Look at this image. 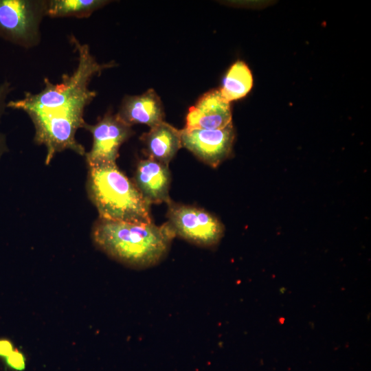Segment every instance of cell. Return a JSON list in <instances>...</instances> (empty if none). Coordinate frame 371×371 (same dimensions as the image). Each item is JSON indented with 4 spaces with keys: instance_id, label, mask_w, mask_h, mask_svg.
I'll return each instance as SVG.
<instances>
[{
    "instance_id": "cell-15",
    "label": "cell",
    "mask_w": 371,
    "mask_h": 371,
    "mask_svg": "<svg viewBox=\"0 0 371 371\" xmlns=\"http://www.w3.org/2000/svg\"><path fill=\"white\" fill-rule=\"evenodd\" d=\"M7 366L14 370L21 371L25 368V358L19 350L14 349L5 358Z\"/></svg>"
},
{
    "instance_id": "cell-14",
    "label": "cell",
    "mask_w": 371,
    "mask_h": 371,
    "mask_svg": "<svg viewBox=\"0 0 371 371\" xmlns=\"http://www.w3.org/2000/svg\"><path fill=\"white\" fill-rule=\"evenodd\" d=\"M12 90V87L7 80L0 85V120L7 107V98ZM8 150L5 137L0 133V158Z\"/></svg>"
},
{
    "instance_id": "cell-8",
    "label": "cell",
    "mask_w": 371,
    "mask_h": 371,
    "mask_svg": "<svg viewBox=\"0 0 371 371\" xmlns=\"http://www.w3.org/2000/svg\"><path fill=\"white\" fill-rule=\"evenodd\" d=\"M231 123L230 102L221 95L219 89H213L204 93L189 109L184 129H221Z\"/></svg>"
},
{
    "instance_id": "cell-13",
    "label": "cell",
    "mask_w": 371,
    "mask_h": 371,
    "mask_svg": "<svg viewBox=\"0 0 371 371\" xmlns=\"http://www.w3.org/2000/svg\"><path fill=\"white\" fill-rule=\"evenodd\" d=\"M108 2L104 0L49 1L47 3L46 15L51 17H87Z\"/></svg>"
},
{
    "instance_id": "cell-11",
    "label": "cell",
    "mask_w": 371,
    "mask_h": 371,
    "mask_svg": "<svg viewBox=\"0 0 371 371\" xmlns=\"http://www.w3.org/2000/svg\"><path fill=\"white\" fill-rule=\"evenodd\" d=\"M148 158L168 165L182 146L181 130L163 121L141 136Z\"/></svg>"
},
{
    "instance_id": "cell-2",
    "label": "cell",
    "mask_w": 371,
    "mask_h": 371,
    "mask_svg": "<svg viewBox=\"0 0 371 371\" xmlns=\"http://www.w3.org/2000/svg\"><path fill=\"white\" fill-rule=\"evenodd\" d=\"M175 234L166 222L139 223L100 218L92 231L95 245L111 258L130 267L144 269L167 254Z\"/></svg>"
},
{
    "instance_id": "cell-5",
    "label": "cell",
    "mask_w": 371,
    "mask_h": 371,
    "mask_svg": "<svg viewBox=\"0 0 371 371\" xmlns=\"http://www.w3.org/2000/svg\"><path fill=\"white\" fill-rule=\"evenodd\" d=\"M167 223L176 236L202 247H212L221 239L224 227L207 211L192 205L168 203Z\"/></svg>"
},
{
    "instance_id": "cell-1",
    "label": "cell",
    "mask_w": 371,
    "mask_h": 371,
    "mask_svg": "<svg viewBox=\"0 0 371 371\" xmlns=\"http://www.w3.org/2000/svg\"><path fill=\"white\" fill-rule=\"evenodd\" d=\"M71 42L78 54V63L71 74L63 75L56 84L45 78L40 92H25L23 98L7 102V107L23 111L31 119L35 142L46 148V164L56 153L66 150L85 155L76 135L80 128H84L85 108L97 94L89 85L93 77L115 65L113 62L99 63L89 46L75 36H71Z\"/></svg>"
},
{
    "instance_id": "cell-3",
    "label": "cell",
    "mask_w": 371,
    "mask_h": 371,
    "mask_svg": "<svg viewBox=\"0 0 371 371\" xmlns=\"http://www.w3.org/2000/svg\"><path fill=\"white\" fill-rule=\"evenodd\" d=\"M87 186L100 218L153 223L150 204L116 164L89 167Z\"/></svg>"
},
{
    "instance_id": "cell-6",
    "label": "cell",
    "mask_w": 371,
    "mask_h": 371,
    "mask_svg": "<svg viewBox=\"0 0 371 371\" xmlns=\"http://www.w3.org/2000/svg\"><path fill=\"white\" fill-rule=\"evenodd\" d=\"M84 128L93 136L92 147L85 153L89 167L116 164L121 145L133 133L131 126L109 112L94 125L86 123Z\"/></svg>"
},
{
    "instance_id": "cell-12",
    "label": "cell",
    "mask_w": 371,
    "mask_h": 371,
    "mask_svg": "<svg viewBox=\"0 0 371 371\" xmlns=\"http://www.w3.org/2000/svg\"><path fill=\"white\" fill-rule=\"evenodd\" d=\"M253 86V77L243 61L234 63L227 71L221 89V95L229 102L245 96Z\"/></svg>"
},
{
    "instance_id": "cell-9",
    "label": "cell",
    "mask_w": 371,
    "mask_h": 371,
    "mask_svg": "<svg viewBox=\"0 0 371 371\" xmlns=\"http://www.w3.org/2000/svg\"><path fill=\"white\" fill-rule=\"evenodd\" d=\"M170 181L168 165L150 158L138 162L133 182L149 204H168L171 201L169 196Z\"/></svg>"
},
{
    "instance_id": "cell-16",
    "label": "cell",
    "mask_w": 371,
    "mask_h": 371,
    "mask_svg": "<svg viewBox=\"0 0 371 371\" xmlns=\"http://www.w3.org/2000/svg\"><path fill=\"white\" fill-rule=\"evenodd\" d=\"M14 350L13 344L10 339H0V357L5 358Z\"/></svg>"
},
{
    "instance_id": "cell-4",
    "label": "cell",
    "mask_w": 371,
    "mask_h": 371,
    "mask_svg": "<svg viewBox=\"0 0 371 371\" xmlns=\"http://www.w3.org/2000/svg\"><path fill=\"white\" fill-rule=\"evenodd\" d=\"M47 1L0 0V36L29 47L39 41V25Z\"/></svg>"
},
{
    "instance_id": "cell-7",
    "label": "cell",
    "mask_w": 371,
    "mask_h": 371,
    "mask_svg": "<svg viewBox=\"0 0 371 371\" xmlns=\"http://www.w3.org/2000/svg\"><path fill=\"white\" fill-rule=\"evenodd\" d=\"M181 144L207 165L216 168L232 153L235 133L232 123L221 129L181 130Z\"/></svg>"
},
{
    "instance_id": "cell-10",
    "label": "cell",
    "mask_w": 371,
    "mask_h": 371,
    "mask_svg": "<svg viewBox=\"0 0 371 371\" xmlns=\"http://www.w3.org/2000/svg\"><path fill=\"white\" fill-rule=\"evenodd\" d=\"M117 115L131 126L145 124L151 128L164 121L161 100L153 89L141 95L125 96Z\"/></svg>"
}]
</instances>
